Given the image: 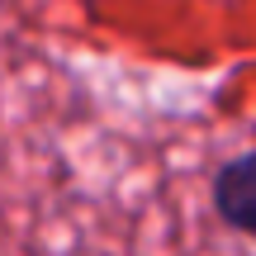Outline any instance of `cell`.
<instances>
[{
  "label": "cell",
  "mask_w": 256,
  "mask_h": 256,
  "mask_svg": "<svg viewBox=\"0 0 256 256\" xmlns=\"http://www.w3.org/2000/svg\"><path fill=\"white\" fill-rule=\"evenodd\" d=\"M214 209L228 228L256 232V147L214 171Z\"/></svg>",
  "instance_id": "cell-1"
}]
</instances>
